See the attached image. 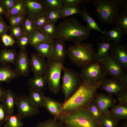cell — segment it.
Returning <instances> with one entry per match:
<instances>
[{
    "mask_svg": "<svg viewBox=\"0 0 127 127\" xmlns=\"http://www.w3.org/2000/svg\"><path fill=\"white\" fill-rule=\"evenodd\" d=\"M90 32L87 26L81 24L76 18L70 17L56 26V33L54 39L80 43L88 38Z\"/></svg>",
    "mask_w": 127,
    "mask_h": 127,
    "instance_id": "obj_1",
    "label": "cell"
},
{
    "mask_svg": "<svg viewBox=\"0 0 127 127\" xmlns=\"http://www.w3.org/2000/svg\"><path fill=\"white\" fill-rule=\"evenodd\" d=\"M101 82L91 85L88 82H83L72 95L62 103L60 115L87 107L94 99Z\"/></svg>",
    "mask_w": 127,
    "mask_h": 127,
    "instance_id": "obj_2",
    "label": "cell"
},
{
    "mask_svg": "<svg viewBox=\"0 0 127 127\" xmlns=\"http://www.w3.org/2000/svg\"><path fill=\"white\" fill-rule=\"evenodd\" d=\"M94 5L101 22L111 25L114 24L121 8L127 11L126 0H94Z\"/></svg>",
    "mask_w": 127,
    "mask_h": 127,
    "instance_id": "obj_3",
    "label": "cell"
},
{
    "mask_svg": "<svg viewBox=\"0 0 127 127\" xmlns=\"http://www.w3.org/2000/svg\"><path fill=\"white\" fill-rule=\"evenodd\" d=\"M87 106L61 114L54 118L70 127H100L99 123L90 115Z\"/></svg>",
    "mask_w": 127,
    "mask_h": 127,
    "instance_id": "obj_4",
    "label": "cell"
},
{
    "mask_svg": "<svg viewBox=\"0 0 127 127\" xmlns=\"http://www.w3.org/2000/svg\"><path fill=\"white\" fill-rule=\"evenodd\" d=\"M96 54L93 45L90 43H74L67 51V54L71 62L79 67L95 60Z\"/></svg>",
    "mask_w": 127,
    "mask_h": 127,
    "instance_id": "obj_5",
    "label": "cell"
},
{
    "mask_svg": "<svg viewBox=\"0 0 127 127\" xmlns=\"http://www.w3.org/2000/svg\"><path fill=\"white\" fill-rule=\"evenodd\" d=\"M64 61L47 59L44 75L46 78L49 90L57 94L61 87L60 80L61 71L64 67Z\"/></svg>",
    "mask_w": 127,
    "mask_h": 127,
    "instance_id": "obj_6",
    "label": "cell"
},
{
    "mask_svg": "<svg viewBox=\"0 0 127 127\" xmlns=\"http://www.w3.org/2000/svg\"><path fill=\"white\" fill-rule=\"evenodd\" d=\"M63 83L61 89L64 94L65 102L76 92L83 82L80 73L73 69L64 66Z\"/></svg>",
    "mask_w": 127,
    "mask_h": 127,
    "instance_id": "obj_7",
    "label": "cell"
},
{
    "mask_svg": "<svg viewBox=\"0 0 127 127\" xmlns=\"http://www.w3.org/2000/svg\"><path fill=\"white\" fill-rule=\"evenodd\" d=\"M80 75L83 82L93 85L102 82L107 75L101 63L95 60L82 67Z\"/></svg>",
    "mask_w": 127,
    "mask_h": 127,
    "instance_id": "obj_8",
    "label": "cell"
},
{
    "mask_svg": "<svg viewBox=\"0 0 127 127\" xmlns=\"http://www.w3.org/2000/svg\"><path fill=\"white\" fill-rule=\"evenodd\" d=\"M110 56L125 72L127 70V46L119 42H112L109 52Z\"/></svg>",
    "mask_w": 127,
    "mask_h": 127,
    "instance_id": "obj_9",
    "label": "cell"
},
{
    "mask_svg": "<svg viewBox=\"0 0 127 127\" xmlns=\"http://www.w3.org/2000/svg\"><path fill=\"white\" fill-rule=\"evenodd\" d=\"M16 105L17 115L22 119L31 116L39 113V108L32 103L28 96L22 95L17 97Z\"/></svg>",
    "mask_w": 127,
    "mask_h": 127,
    "instance_id": "obj_10",
    "label": "cell"
},
{
    "mask_svg": "<svg viewBox=\"0 0 127 127\" xmlns=\"http://www.w3.org/2000/svg\"><path fill=\"white\" fill-rule=\"evenodd\" d=\"M127 85L120 79L106 78L99 88L105 91L111 96H116L127 90Z\"/></svg>",
    "mask_w": 127,
    "mask_h": 127,
    "instance_id": "obj_11",
    "label": "cell"
},
{
    "mask_svg": "<svg viewBox=\"0 0 127 127\" xmlns=\"http://www.w3.org/2000/svg\"><path fill=\"white\" fill-rule=\"evenodd\" d=\"M99 61L101 63L104 67L107 75L109 76L111 78L121 79L126 73L110 56L109 54Z\"/></svg>",
    "mask_w": 127,
    "mask_h": 127,
    "instance_id": "obj_12",
    "label": "cell"
},
{
    "mask_svg": "<svg viewBox=\"0 0 127 127\" xmlns=\"http://www.w3.org/2000/svg\"><path fill=\"white\" fill-rule=\"evenodd\" d=\"M15 70L20 76H27L30 72V59L25 49H20L15 61Z\"/></svg>",
    "mask_w": 127,
    "mask_h": 127,
    "instance_id": "obj_13",
    "label": "cell"
},
{
    "mask_svg": "<svg viewBox=\"0 0 127 127\" xmlns=\"http://www.w3.org/2000/svg\"><path fill=\"white\" fill-rule=\"evenodd\" d=\"M27 14L34 20L46 13L48 9L40 0H24Z\"/></svg>",
    "mask_w": 127,
    "mask_h": 127,
    "instance_id": "obj_14",
    "label": "cell"
},
{
    "mask_svg": "<svg viewBox=\"0 0 127 127\" xmlns=\"http://www.w3.org/2000/svg\"><path fill=\"white\" fill-rule=\"evenodd\" d=\"M94 100L103 113L109 111V109L115 105L116 100L112 96L108 94L96 93Z\"/></svg>",
    "mask_w": 127,
    "mask_h": 127,
    "instance_id": "obj_15",
    "label": "cell"
},
{
    "mask_svg": "<svg viewBox=\"0 0 127 127\" xmlns=\"http://www.w3.org/2000/svg\"><path fill=\"white\" fill-rule=\"evenodd\" d=\"M30 68L34 75H44L46 65L45 58L37 53L31 55L30 59Z\"/></svg>",
    "mask_w": 127,
    "mask_h": 127,
    "instance_id": "obj_16",
    "label": "cell"
},
{
    "mask_svg": "<svg viewBox=\"0 0 127 127\" xmlns=\"http://www.w3.org/2000/svg\"><path fill=\"white\" fill-rule=\"evenodd\" d=\"M67 51L64 42L59 40H54L53 47L49 58L64 61Z\"/></svg>",
    "mask_w": 127,
    "mask_h": 127,
    "instance_id": "obj_17",
    "label": "cell"
},
{
    "mask_svg": "<svg viewBox=\"0 0 127 127\" xmlns=\"http://www.w3.org/2000/svg\"><path fill=\"white\" fill-rule=\"evenodd\" d=\"M17 97L13 92L9 89L5 91L1 103L8 115L13 114L15 107L16 105Z\"/></svg>",
    "mask_w": 127,
    "mask_h": 127,
    "instance_id": "obj_18",
    "label": "cell"
},
{
    "mask_svg": "<svg viewBox=\"0 0 127 127\" xmlns=\"http://www.w3.org/2000/svg\"><path fill=\"white\" fill-rule=\"evenodd\" d=\"M20 76L15 69L8 65L4 64L0 67V83H9Z\"/></svg>",
    "mask_w": 127,
    "mask_h": 127,
    "instance_id": "obj_19",
    "label": "cell"
},
{
    "mask_svg": "<svg viewBox=\"0 0 127 127\" xmlns=\"http://www.w3.org/2000/svg\"><path fill=\"white\" fill-rule=\"evenodd\" d=\"M62 103H61L48 96H45L43 107L45 108L54 117L60 114V109Z\"/></svg>",
    "mask_w": 127,
    "mask_h": 127,
    "instance_id": "obj_20",
    "label": "cell"
},
{
    "mask_svg": "<svg viewBox=\"0 0 127 127\" xmlns=\"http://www.w3.org/2000/svg\"><path fill=\"white\" fill-rule=\"evenodd\" d=\"M44 92L43 91L29 88L28 96L33 104L39 108L43 107L45 96Z\"/></svg>",
    "mask_w": 127,
    "mask_h": 127,
    "instance_id": "obj_21",
    "label": "cell"
},
{
    "mask_svg": "<svg viewBox=\"0 0 127 127\" xmlns=\"http://www.w3.org/2000/svg\"><path fill=\"white\" fill-rule=\"evenodd\" d=\"M29 36L30 44L34 47L42 42L54 40L48 37L40 28L36 27Z\"/></svg>",
    "mask_w": 127,
    "mask_h": 127,
    "instance_id": "obj_22",
    "label": "cell"
},
{
    "mask_svg": "<svg viewBox=\"0 0 127 127\" xmlns=\"http://www.w3.org/2000/svg\"><path fill=\"white\" fill-rule=\"evenodd\" d=\"M102 42L98 44V49L95 60L99 61L102 60L109 54L111 43L106 37H101Z\"/></svg>",
    "mask_w": 127,
    "mask_h": 127,
    "instance_id": "obj_23",
    "label": "cell"
},
{
    "mask_svg": "<svg viewBox=\"0 0 127 127\" xmlns=\"http://www.w3.org/2000/svg\"><path fill=\"white\" fill-rule=\"evenodd\" d=\"M54 40L44 41L36 45L34 47L37 53L44 58H49Z\"/></svg>",
    "mask_w": 127,
    "mask_h": 127,
    "instance_id": "obj_24",
    "label": "cell"
},
{
    "mask_svg": "<svg viewBox=\"0 0 127 127\" xmlns=\"http://www.w3.org/2000/svg\"><path fill=\"white\" fill-rule=\"evenodd\" d=\"M30 88L43 91L46 88L47 81L44 75H34L29 79L27 82Z\"/></svg>",
    "mask_w": 127,
    "mask_h": 127,
    "instance_id": "obj_25",
    "label": "cell"
},
{
    "mask_svg": "<svg viewBox=\"0 0 127 127\" xmlns=\"http://www.w3.org/2000/svg\"><path fill=\"white\" fill-rule=\"evenodd\" d=\"M109 112L118 122L127 119V106L117 104L111 107Z\"/></svg>",
    "mask_w": 127,
    "mask_h": 127,
    "instance_id": "obj_26",
    "label": "cell"
},
{
    "mask_svg": "<svg viewBox=\"0 0 127 127\" xmlns=\"http://www.w3.org/2000/svg\"><path fill=\"white\" fill-rule=\"evenodd\" d=\"M81 10L80 14L83 20L87 23V27L90 31L94 30L103 34V31L101 30L96 22L88 14L87 9L84 7Z\"/></svg>",
    "mask_w": 127,
    "mask_h": 127,
    "instance_id": "obj_27",
    "label": "cell"
},
{
    "mask_svg": "<svg viewBox=\"0 0 127 127\" xmlns=\"http://www.w3.org/2000/svg\"><path fill=\"white\" fill-rule=\"evenodd\" d=\"M17 54L16 51L12 49L2 50L0 53V62L3 64L10 63L15 65Z\"/></svg>",
    "mask_w": 127,
    "mask_h": 127,
    "instance_id": "obj_28",
    "label": "cell"
},
{
    "mask_svg": "<svg viewBox=\"0 0 127 127\" xmlns=\"http://www.w3.org/2000/svg\"><path fill=\"white\" fill-rule=\"evenodd\" d=\"M27 14L24 0H19L15 5L7 12L5 16L8 19L13 16L26 15Z\"/></svg>",
    "mask_w": 127,
    "mask_h": 127,
    "instance_id": "obj_29",
    "label": "cell"
},
{
    "mask_svg": "<svg viewBox=\"0 0 127 127\" xmlns=\"http://www.w3.org/2000/svg\"><path fill=\"white\" fill-rule=\"evenodd\" d=\"M114 24L123 34L127 35V11L119 13Z\"/></svg>",
    "mask_w": 127,
    "mask_h": 127,
    "instance_id": "obj_30",
    "label": "cell"
},
{
    "mask_svg": "<svg viewBox=\"0 0 127 127\" xmlns=\"http://www.w3.org/2000/svg\"><path fill=\"white\" fill-rule=\"evenodd\" d=\"M100 127H119L118 122L114 118L108 111L103 113L99 123Z\"/></svg>",
    "mask_w": 127,
    "mask_h": 127,
    "instance_id": "obj_31",
    "label": "cell"
},
{
    "mask_svg": "<svg viewBox=\"0 0 127 127\" xmlns=\"http://www.w3.org/2000/svg\"><path fill=\"white\" fill-rule=\"evenodd\" d=\"M103 31V35L110 41L119 43L121 41L123 34L117 27H115L112 29L104 30Z\"/></svg>",
    "mask_w": 127,
    "mask_h": 127,
    "instance_id": "obj_32",
    "label": "cell"
},
{
    "mask_svg": "<svg viewBox=\"0 0 127 127\" xmlns=\"http://www.w3.org/2000/svg\"><path fill=\"white\" fill-rule=\"evenodd\" d=\"M80 4L75 5H63L60 9L61 18L78 14H80L81 10L79 9Z\"/></svg>",
    "mask_w": 127,
    "mask_h": 127,
    "instance_id": "obj_33",
    "label": "cell"
},
{
    "mask_svg": "<svg viewBox=\"0 0 127 127\" xmlns=\"http://www.w3.org/2000/svg\"><path fill=\"white\" fill-rule=\"evenodd\" d=\"M87 108L91 117L99 123L102 117L103 113L96 104L94 99L87 106Z\"/></svg>",
    "mask_w": 127,
    "mask_h": 127,
    "instance_id": "obj_34",
    "label": "cell"
},
{
    "mask_svg": "<svg viewBox=\"0 0 127 127\" xmlns=\"http://www.w3.org/2000/svg\"><path fill=\"white\" fill-rule=\"evenodd\" d=\"M4 125V127H23L22 119L17 115H8Z\"/></svg>",
    "mask_w": 127,
    "mask_h": 127,
    "instance_id": "obj_35",
    "label": "cell"
},
{
    "mask_svg": "<svg viewBox=\"0 0 127 127\" xmlns=\"http://www.w3.org/2000/svg\"><path fill=\"white\" fill-rule=\"evenodd\" d=\"M55 24L56 22L49 21L40 29L48 37L54 39L56 33V26Z\"/></svg>",
    "mask_w": 127,
    "mask_h": 127,
    "instance_id": "obj_36",
    "label": "cell"
},
{
    "mask_svg": "<svg viewBox=\"0 0 127 127\" xmlns=\"http://www.w3.org/2000/svg\"><path fill=\"white\" fill-rule=\"evenodd\" d=\"M24 33L30 35L35 26L34 19L28 16H26L22 24Z\"/></svg>",
    "mask_w": 127,
    "mask_h": 127,
    "instance_id": "obj_37",
    "label": "cell"
},
{
    "mask_svg": "<svg viewBox=\"0 0 127 127\" xmlns=\"http://www.w3.org/2000/svg\"><path fill=\"white\" fill-rule=\"evenodd\" d=\"M62 124L54 118L41 122L36 127H64Z\"/></svg>",
    "mask_w": 127,
    "mask_h": 127,
    "instance_id": "obj_38",
    "label": "cell"
},
{
    "mask_svg": "<svg viewBox=\"0 0 127 127\" xmlns=\"http://www.w3.org/2000/svg\"><path fill=\"white\" fill-rule=\"evenodd\" d=\"M46 14L50 22H56L57 21L61 18L60 9H48Z\"/></svg>",
    "mask_w": 127,
    "mask_h": 127,
    "instance_id": "obj_39",
    "label": "cell"
},
{
    "mask_svg": "<svg viewBox=\"0 0 127 127\" xmlns=\"http://www.w3.org/2000/svg\"><path fill=\"white\" fill-rule=\"evenodd\" d=\"M10 29V35L14 39L17 40L24 33L22 24L13 26Z\"/></svg>",
    "mask_w": 127,
    "mask_h": 127,
    "instance_id": "obj_40",
    "label": "cell"
},
{
    "mask_svg": "<svg viewBox=\"0 0 127 127\" xmlns=\"http://www.w3.org/2000/svg\"><path fill=\"white\" fill-rule=\"evenodd\" d=\"M42 1L48 9H60L63 5L62 0H42Z\"/></svg>",
    "mask_w": 127,
    "mask_h": 127,
    "instance_id": "obj_41",
    "label": "cell"
},
{
    "mask_svg": "<svg viewBox=\"0 0 127 127\" xmlns=\"http://www.w3.org/2000/svg\"><path fill=\"white\" fill-rule=\"evenodd\" d=\"M20 49H25L26 47L28 44H30L29 35L24 33L16 41Z\"/></svg>",
    "mask_w": 127,
    "mask_h": 127,
    "instance_id": "obj_42",
    "label": "cell"
},
{
    "mask_svg": "<svg viewBox=\"0 0 127 127\" xmlns=\"http://www.w3.org/2000/svg\"><path fill=\"white\" fill-rule=\"evenodd\" d=\"M26 15L13 16L8 18L9 22L10 28L16 25L22 24Z\"/></svg>",
    "mask_w": 127,
    "mask_h": 127,
    "instance_id": "obj_43",
    "label": "cell"
},
{
    "mask_svg": "<svg viewBox=\"0 0 127 127\" xmlns=\"http://www.w3.org/2000/svg\"><path fill=\"white\" fill-rule=\"evenodd\" d=\"M34 20L35 27L39 28L43 26L49 21L46 13L37 17Z\"/></svg>",
    "mask_w": 127,
    "mask_h": 127,
    "instance_id": "obj_44",
    "label": "cell"
},
{
    "mask_svg": "<svg viewBox=\"0 0 127 127\" xmlns=\"http://www.w3.org/2000/svg\"><path fill=\"white\" fill-rule=\"evenodd\" d=\"M1 37L2 41L6 46H11L16 42L12 37L7 33L3 35Z\"/></svg>",
    "mask_w": 127,
    "mask_h": 127,
    "instance_id": "obj_45",
    "label": "cell"
},
{
    "mask_svg": "<svg viewBox=\"0 0 127 127\" xmlns=\"http://www.w3.org/2000/svg\"><path fill=\"white\" fill-rule=\"evenodd\" d=\"M117 96L118 104L127 106V90L118 95Z\"/></svg>",
    "mask_w": 127,
    "mask_h": 127,
    "instance_id": "obj_46",
    "label": "cell"
},
{
    "mask_svg": "<svg viewBox=\"0 0 127 127\" xmlns=\"http://www.w3.org/2000/svg\"><path fill=\"white\" fill-rule=\"evenodd\" d=\"M63 5H75L81 3L86 4L88 3L90 0H62Z\"/></svg>",
    "mask_w": 127,
    "mask_h": 127,
    "instance_id": "obj_47",
    "label": "cell"
},
{
    "mask_svg": "<svg viewBox=\"0 0 127 127\" xmlns=\"http://www.w3.org/2000/svg\"><path fill=\"white\" fill-rule=\"evenodd\" d=\"M3 4L7 12L16 4L19 0H2Z\"/></svg>",
    "mask_w": 127,
    "mask_h": 127,
    "instance_id": "obj_48",
    "label": "cell"
},
{
    "mask_svg": "<svg viewBox=\"0 0 127 127\" xmlns=\"http://www.w3.org/2000/svg\"><path fill=\"white\" fill-rule=\"evenodd\" d=\"M7 112L3 105L0 103V126H1L5 122L8 117Z\"/></svg>",
    "mask_w": 127,
    "mask_h": 127,
    "instance_id": "obj_49",
    "label": "cell"
},
{
    "mask_svg": "<svg viewBox=\"0 0 127 127\" xmlns=\"http://www.w3.org/2000/svg\"><path fill=\"white\" fill-rule=\"evenodd\" d=\"M10 29L9 26L6 24L3 17H0V36L6 34Z\"/></svg>",
    "mask_w": 127,
    "mask_h": 127,
    "instance_id": "obj_50",
    "label": "cell"
},
{
    "mask_svg": "<svg viewBox=\"0 0 127 127\" xmlns=\"http://www.w3.org/2000/svg\"><path fill=\"white\" fill-rule=\"evenodd\" d=\"M7 13V12L3 4L2 0H0V17H3V15L5 16Z\"/></svg>",
    "mask_w": 127,
    "mask_h": 127,
    "instance_id": "obj_51",
    "label": "cell"
},
{
    "mask_svg": "<svg viewBox=\"0 0 127 127\" xmlns=\"http://www.w3.org/2000/svg\"><path fill=\"white\" fill-rule=\"evenodd\" d=\"M5 91L4 88L0 83V103L3 98Z\"/></svg>",
    "mask_w": 127,
    "mask_h": 127,
    "instance_id": "obj_52",
    "label": "cell"
},
{
    "mask_svg": "<svg viewBox=\"0 0 127 127\" xmlns=\"http://www.w3.org/2000/svg\"><path fill=\"white\" fill-rule=\"evenodd\" d=\"M121 80L127 85V73H125L121 79Z\"/></svg>",
    "mask_w": 127,
    "mask_h": 127,
    "instance_id": "obj_53",
    "label": "cell"
},
{
    "mask_svg": "<svg viewBox=\"0 0 127 127\" xmlns=\"http://www.w3.org/2000/svg\"><path fill=\"white\" fill-rule=\"evenodd\" d=\"M119 127H127V120L125 121Z\"/></svg>",
    "mask_w": 127,
    "mask_h": 127,
    "instance_id": "obj_54",
    "label": "cell"
},
{
    "mask_svg": "<svg viewBox=\"0 0 127 127\" xmlns=\"http://www.w3.org/2000/svg\"><path fill=\"white\" fill-rule=\"evenodd\" d=\"M64 127H69V126L67 125H64Z\"/></svg>",
    "mask_w": 127,
    "mask_h": 127,
    "instance_id": "obj_55",
    "label": "cell"
}]
</instances>
